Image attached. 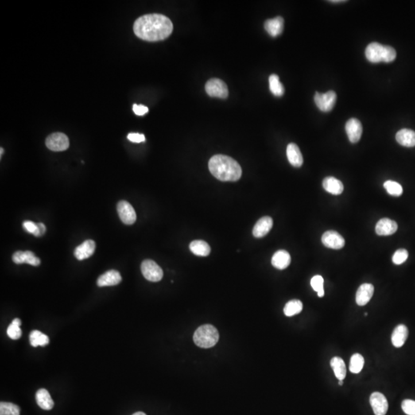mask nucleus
Wrapping results in <instances>:
<instances>
[{
	"label": "nucleus",
	"mask_w": 415,
	"mask_h": 415,
	"mask_svg": "<svg viewBox=\"0 0 415 415\" xmlns=\"http://www.w3.org/2000/svg\"><path fill=\"white\" fill-rule=\"evenodd\" d=\"M397 230V224L389 218H382L377 223L375 231L378 235H391Z\"/></svg>",
	"instance_id": "obj_18"
},
{
	"label": "nucleus",
	"mask_w": 415,
	"mask_h": 415,
	"mask_svg": "<svg viewBox=\"0 0 415 415\" xmlns=\"http://www.w3.org/2000/svg\"><path fill=\"white\" fill-rule=\"evenodd\" d=\"M206 91L211 97L226 99L229 95L227 86L223 81L218 79H211L206 84Z\"/></svg>",
	"instance_id": "obj_7"
},
{
	"label": "nucleus",
	"mask_w": 415,
	"mask_h": 415,
	"mask_svg": "<svg viewBox=\"0 0 415 415\" xmlns=\"http://www.w3.org/2000/svg\"><path fill=\"white\" fill-rule=\"evenodd\" d=\"M364 365H365V359L362 354H354L351 356L350 360V366H349V370L353 374H358L361 372V370L363 369Z\"/></svg>",
	"instance_id": "obj_31"
},
{
	"label": "nucleus",
	"mask_w": 415,
	"mask_h": 415,
	"mask_svg": "<svg viewBox=\"0 0 415 415\" xmlns=\"http://www.w3.org/2000/svg\"><path fill=\"white\" fill-rule=\"evenodd\" d=\"M408 258V251L405 249H398L396 251L394 255L392 257V261L395 265H401L404 263Z\"/></svg>",
	"instance_id": "obj_36"
},
{
	"label": "nucleus",
	"mask_w": 415,
	"mask_h": 415,
	"mask_svg": "<svg viewBox=\"0 0 415 415\" xmlns=\"http://www.w3.org/2000/svg\"><path fill=\"white\" fill-rule=\"evenodd\" d=\"M133 109L135 114L137 115H144L149 112L148 107L143 106V105H136V104H135V105H133Z\"/></svg>",
	"instance_id": "obj_41"
},
{
	"label": "nucleus",
	"mask_w": 415,
	"mask_h": 415,
	"mask_svg": "<svg viewBox=\"0 0 415 415\" xmlns=\"http://www.w3.org/2000/svg\"><path fill=\"white\" fill-rule=\"evenodd\" d=\"M346 130L348 136L349 141L352 143H356L362 137L363 128L358 118H352L346 122Z\"/></svg>",
	"instance_id": "obj_11"
},
{
	"label": "nucleus",
	"mask_w": 415,
	"mask_h": 415,
	"mask_svg": "<svg viewBox=\"0 0 415 415\" xmlns=\"http://www.w3.org/2000/svg\"><path fill=\"white\" fill-rule=\"evenodd\" d=\"M291 263L290 254L285 250H279L275 253L272 258V264L276 269L283 270Z\"/></svg>",
	"instance_id": "obj_21"
},
{
	"label": "nucleus",
	"mask_w": 415,
	"mask_h": 415,
	"mask_svg": "<svg viewBox=\"0 0 415 415\" xmlns=\"http://www.w3.org/2000/svg\"><path fill=\"white\" fill-rule=\"evenodd\" d=\"M384 46L378 43H371L365 49V56L370 63H378L382 62Z\"/></svg>",
	"instance_id": "obj_15"
},
{
	"label": "nucleus",
	"mask_w": 415,
	"mask_h": 415,
	"mask_svg": "<svg viewBox=\"0 0 415 415\" xmlns=\"http://www.w3.org/2000/svg\"><path fill=\"white\" fill-rule=\"evenodd\" d=\"M118 216L125 225H133L136 221V213L133 206L126 201H120L117 205Z\"/></svg>",
	"instance_id": "obj_8"
},
{
	"label": "nucleus",
	"mask_w": 415,
	"mask_h": 415,
	"mask_svg": "<svg viewBox=\"0 0 415 415\" xmlns=\"http://www.w3.org/2000/svg\"><path fill=\"white\" fill-rule=\"evenodd\" d=\"M265 29L272 37H277L282 33L284 29V19L281 16L266 20Z\"/></svg>",
	"instance_id": "obj_19"
},
{
	"label": "nucleus",
	"mask_w": 415,
	"mask_h": 415,
	"mask_svg": "<svg viewBox=\"0 0 415 415\" xmlns=\"http://www.w3.org/2000/svg\"><path fill=\"white\" fill-rule=\"evenodd\" d=\"M46 145L48 149L54 152H63L69 147V140L64 133H52L46 139Z\"/></svg>",
	"instance_id": "obj_5"
},
{
	"label": "nucleus",
	"mask_w": 415,
	"mask_h": 415,
	"mask_svg": "<svg viewBox=\"0 0 415 415\" xmlns=\"http://www.w3.org/2000/svg\"><path fill=\"white\" fill-rule=\"evenodd\" d=\"M13 261L17 265L26 263L33 266H38L41 263L40 258H37L34 253L30 251H25V252L17 251L13 254Z\"/></svg>",
	"instance_id": "obj_12"
},
{
	"label": "nucleus",
	"mask_w": 415,
	"mask_h": 415,
	"mask_svg": "<svg viewBox=\"0 0 415 415\" xmlns=\"http://www.w3.org/2000/svg\"><path fill=\"white\" fill-rule=\"evenodd\" d=\"M29 342H30L31 346L33 347H37V346L44 347L48 345L49 338L41 331L35 330V331H31L29 335Z\"/></svg>",
	"instance_id": "obj_28"
},
{
	"label": "nucleus",
	"mask_w": 415,
	"mask_h": 415,
	"mask_svg": "<svg viewBox=\"0 0 415 415\" xmlns=\"http://www.w3.org/2000/svg\"><path fill=\"white\" fill-rule=\"evenodd\" d=\"M21 324L22 322L20 319H15L9 324L7 329V335L11 339L17 340L21 338L22 330L20 328Z\"/></svg>",
	"instance_id": "obj_32"
},
{
	"label": "nucleus",
	"mask_w": 415,
	"mask_h": 415,
	"mask_svg": "<svg viewBox=\"0 0 415 415\" xmlns=\"http://www.w3.org/2000/svg\"><path fill=\"white\" fill-rule=\"evenodd\" d=\"M311 285L315 292L324 291V278L321 276H314L311 280Z\"/></svg>",
	"instance_id": "obj_38"
},
{
	"label": "nucleus",
	"mask_w": 415,
	"mask_h": 415,
	"mask_svg": "<svg viewBox=\"0 0 415 415\" xmlns=\"http://www.w3.org/2000/svg\"><path fill=\"white\" fill-rule=\"evenodd\" d=\"M0 415H20V408L13 403H0Z\"/></svg>",
	"instance_id": "obj_33"
},
{
	"label": "nucleus",
	"mask_w": 415,
	"mask_h": 415,
	"mask_svg": "<svg viewBox=\"0 0 415 415\" xmlns=\"http://www.w3.org/2000/svg\"><path fill=\"white\" fill-rule=\"evenodd\" d=\"M323 188L327 192L332 194V195H340L344 191V184L342 182L338 179H335L332 176H328L326 177L323 180Z\"/></svg>",
	"instance_id": "obj_24"
},
{
	"label": "nucleus",
	"mask_w": 415,
	"mask_h": 415,
	"mask_svg": "<svg viewBox=\"0 0 415 415\" xmlns=\"http://www.w3.org/2000/svg\"><path fill=\"white\" fill-rule=\"evenodd\" d=\"M128 139L135 143H139L145 141V137L143 134L139 133H129L128 135Z\"/></svg>",
	"instance_id": "obj_40"
},
{
	"label": "nucleus",
	"mask_w": 415,
	"mask_h": 415,
	"mask_svg": "<svg viewBox=\"0 0 415 415\" xmlns=\"http://www.w3.org/2000/svg\"><path fill=\"white\" fill-rule=\"evenodd\" d=\"M370 406L375 415H385L389 410V402L380 392H374L370 397Z\"/></svg>",
	"instance_id": "obj_9"
},
{
	"label": "nucleus",
	"mask_w": 415,
	"mask_h": 415,
	"mask_svg": "<svg viewBox=\"0 0 415 415\" xmlns=\"http://www.w3.org/2000/svg\"><path fill=\"white\" fill-rule=\"evenodd\" d=\"M303 309V304L299 300H291L285 304L284 308V313L286 316L292 317L300 313Z\"/></svg>",
	"instance_id": "obj_30"
},
{
	"label": "nucleus",
	"mask_w": 415,
	"mask_h": 415,
	"mask_svg": "<svg viewBox=\"0 0 415 415\" xmlns=\"http://www.w3.org/2000/svg\"><path fill=\"white\" fill-rule=\"evenodd\" d=\"M287 157L292 166L299 168L303 164V156L296 144L290 143L287 147Z\"/></svg>",
	"instance_id": "obj_20"
},
{
	"label": "nucleus",
	"mask_w": 415,
	"mask_h": 415,
	"mask_svg": "<svg viewBox=\"0 0 415 415\" xmlns=\"http://www.w3.org/2000/svg\"><path fill=\"white\" fill-rule=\"evenodd\" d=\"M122 281V276L116 270H110L99 276L97 280L99 287L115 286Z\"/></svg>",
	"instance_id": "obj_14"
},
{
	"label": "nucleus",
	"mask_w": 415,
	"mask_h": 415,
	"mask_svg": "<svg viewBox=\"0 0 415 415\" xmlns=\"http://www.w3.org/2000/svg\"><path fill=\"white\" fill-rule=\"evenodd\" d=\"M23 229H25L27 232L30 233V234H33L36 237H40L38 224L31 222V221H25L23 224Z\"/></svg>",
	"instance_id": "obj_37"
},
{
	"label": "nucleus",
	"mask_w": 415,
	"mask_h": 415,
	"mask_svg": "<svg viewBox=\"0 0 415 415\" xmlns=\"http://www.w3.org/2000/svg\"><path fill=\"white\" fill-rule=\"evenodd\" d=\"M273 226V220L271 217L265 216L260 218L253 229V235L255 238H262L270 231Z\"/></svg>",
	"instance_id": "obj_17"
},
{
	"label": "nucleus",
	"mask_w": 415,
	"mask_h": 415,
	"mask_svg": "<svg viewBox=\"0 0 415 415\" xmlns=\"http://www.w3.org/2000/svg\"><path fill=\"white\" fill-rule=\"evenodd\" d=\"M269 88L272 93L276 96H282L285 93V88L279 80V77L276 74H272L269 77Z\"/></svg>",
	"instance_id": "obj_29"
},
{
	"label": "nucleus",
	"mask_w": 415,
	"mask_h": 415,
	"mask_svg": "<svg viewBox=\"0 0 415 415\" xmlns=\"http://www.w3.org/2000/svg\"><path fill=\"white\" fill-rule=\"evenodd\" d=\"M38 227H39L40 236H42V235L45 234L46 231V226H44V224L43 223L38 224Z\"/></svg>",
	"instance_id": "obj_42"
},
{
	"label": "nucleus",
	"mask_w": 415,
	"mask_h": 415,
	"mask_svg": "<svg viewBox=\"0 0 415 415\" xmlns=\"http://www.w3.org/2000/svg\"><path fill=\"white\" fill-rule=\"evenodd\" d=\"M36 400L37 405L43 410L49 411L53 408V400L46 389H42L38 391L36 394Z\"/></svg>",
	"instance_id": "obj_25"
},
{
	"label": "nucleus",
	"mask_w": 415,
	"mask_h": 415,
	"mask_svg": "<svg viewBox=\"0 0 415 415\" xmlns=\"http://www.w3.org/2000/svg\"><path fill=\"white\" fill-rule=\"evenodd\" d=\"M145 415V414L144 413V412H136V413H135L134 415Z\"/></svg>",
	"instance_id": "obj_43"
},
{
	"label": "nucleus",
	"mask_w": 415,
	"mask_h": 415,
	"mask_svg": "<svg viewBox=\"0 0 415 415\" xmlns=\"http://www.w3.org/2000/svg\"><path fill=\"white\" fill-rule=\"evenodd\" d=\"M4 152V149L2 148H1V156H2V153Z\"/></svg>",
	"instance_id": "obj_46"
},
{
	"label": "nucleus",
	"mask_w": 415,
	"mask_h": 415,
	"mask_svg": "<svg viewBox=\"0 0 415 415\" xmlns=\"http://www.w3.org/2000/svg\"><path fill=\"white\" fill-rule=\"evenodd\" d=\"M190 250L193 254L198 256H208L211 253V248L207 242L203 240H195L191 242L189 245Z\"/></svg>",
	"instance_id": "obj_26"
},
{
	"label": "nucleus",
	"mask_w": 415,
	"mask_h": 415,
	"mask_svg": "<svg viewBox=\"0 0 415 415\" xmlns=\"http://www.w3.org/2000/svg\"><path fill=\"white\" fill-rule=\"evenodd\" d=\"M403 412L408 415H415V401L413 400L406 399L401 403Z\"/></svg>",
	"instance_id": "obj_39"
},
{
	"label": "nucleus",
	"mask_w": 415,
	"mask_h": 415,
	"mask_svg": "<svg viewBox=\"0 0 415 415\" xmlns=\"http://www.w3.org/2000/svg\"><path fill=\"white\" fill-rule=\"evenodd\" d=\"M322 242L325 247L336 250L342 249L346 244L343 237L335 231H325L322 235Z\"/></svg>",
	"instance_id": "obj_10"
},
{
	"label": "nucleus",
	"mask_w": 415,
	"mask_h": 415,
	"mask_svg": "<svg viewBox=\"0 0 415 415\" xmlns=\"http://www.w3.org/2000/svg\"><path fill=\"white\" fill-rule=\"evenodd\" d=\"M141 271L145 278L152 282L161 281L163 277L162 269L152 260L147 259L142 261Z\"/></svg>",
	"instance_id": "obj_4"
},
{
	"label": "nucleus",
	"mask_w": 415,
	"mask_h": 415,
	"mask_svg": "<svg viewBox=\"0 0 415 415\" xmlns=\"http://www.w3.org/2000/svg\"><path fill=\"white\" fill-rule=\"evenodd\" d=\"M396 140L400 145L403 146L415 147V132L412 129H401L396 134Z\"/></svg>",
	"instance_id": "obj_23"
},
{
	"label": "nucleus",
	"mask_w": 415,
	"mask_h": 415,
	"mask_svg": "<svg viewBox=\"0 0 415 415\" xmlns=\"http://www.w3.org/2000/svg\"><path fill=\"white\" fill-rule=\"evenodd\" d=\"M210 172L218 180L223 182L238 181L242 174V168L232 158L216 155L208 162Z\"/></svg>",
	"instance_id": "obj_2"
},
{
	"label": "nucleus",
	"mask_w": 415,
	"mask_h": 415,
	"mask_svg": "<svg viewBox=\"0 0 415 415\" xmlns=\"http://www.w3.org/2000/svg\"><path fill=\"white\" fill-rule=\"evenodd\" d=\"M384 187H385L387 192H389V194H390L391 195L400 196V195H402V186L399 183H396V182L391 181V180L385 182Z\"/></svg>",
	"instance_id": "obj_34"
},
{
	"label": "nucleus",
	"mask_w": 415,
	"mask_h": 415,
	"mask_svg": "<svg viewBox=\"0 0 415 415\" xmlns=\"http://www.w3.org/2000/svg\"><path fill=\"white\" fill-rule=\"evenodd\" d=\"M396 56H397V52L393 47L390 46H384L382 62L387 63H392L396 59Z\"/></svg>",
	"instance_id": "obj_35"
},
{
	"label": "nucleus",
	"mask_w": 415,
	"mask_h": 415,
	"mask_svg": "<svg viewBox=\"0 0 415 415\" xmlns=\"http://www.w3.org/2000/svg\"><path fill=\"white\" fill-rule=\"evenodd\" d=\"M330 2H346V1H343V0H336V1H334V0H332V1H330Z\"/></svg>",
	"instance_id": "obj_44"
},
{
	"label": "nucleus",
	"mask_w": 415,
	"mask_h": 415,
	"mask_svg": "<svg viewBox=\"0 0 415 415\" xmlns=\"http://www.w3.org/2000/svg\"><path fill=\"white\" fill-rule=\"evenodd\" d=\"M338 385L342 386V385H343V380H339V381H338Z\"/></svg>",
	"instance_id": "obj_45"
},
{
	"label": "nucleus",
	"mask_w": 415,
	"mask_h": 415,
	"mask_svg": "<svg viewBox=\"0 0 415 415\" xmlns=\"http://www.w3.org/2000/svg\"><path fill=\"white\" fill-rule=\"evenodd\" d=\"M218 340L219 334L218 330L211 324L200 326L194 333V342L202 348H210L215 346Z\"/></svg>",
	"instance_id": "obj_3"
},
{
	"label": "nucleus",
	"mask_w": 415,
	"mask_h": 415,
	"mask_svg": "<svg viewBox=\"0 0 415 415\" xmlns=\"http://www.w3.org/2000/svg\"><path fill=\"white\" fill-rule=\"evenodd\" d=\"M315 104L321 111L328 113L331 111L336 103L337 95L335 92L328 91L326 93L316 92L315 95Z\"/></svg>",
	"instance_id": "obj_6"
},
{
	"label": "nucleus",
	"mask_w": 415,
	"mask_h": 415,
	"mask_svg": "<svg viewBox=\"0 0 415 415\" xmlns=\"http://www.w3.org/2000/svg\"><path fill=\"white\" fill-rule=\"evenodd\" d=\"M408 337V327L404 324L397 325L392 333V342L393 346L396 347H402L406 342Z\"/></svg>",
	"instance_id": "obj_22"
},
{
	"label": "nucleus",
	"mask_w": 415,
	"mask_h": 415,
	"mask_svg": "<svg viewBox=\"0 0 415 415\" xmlns=\"http://www.w3.org/2000/svg\"><path fill=\"white\" fill-rule=\"evenodd\" d=\"M330 364H331V368H332L333 370H334L335 377L338 380L345 379L346 377L347 370H346V365L345 362H344L343 359L339 358V357H335V358H333L331 360V363Z\"/></svg>",
	"instance_id": "obj_27"
},
{
	"label": "nucleus",
	"mask_w": 415,
	"mask_h": 415,
	"mask_svg": "<svg viewBox=\"0 0 415 415\" xmlns=\"http://www.w3.org/2000/svg\"><path fill=\"white\" fill-rule=\"evenodd\" d=\"M374 288L371 284L365 283L361 285L356 293V303L359 306H364L370 301L374 294Z\"/></svg>",
	"instance_id": "obj_16"
},
{
	"label": "nucleus",
	"mask_w": 415,
	"mask_h": 415,
	"mask_svg": "<svg viewBox=\"0 0 415 415\" xmlns=\"http://www.w3.org/2000/svg\"><path fill=\"white\" fill-rule=\"evenodd\" d=\"M95 247L96 245L93 240H86L83 243L75 248L74 255L79 261L86 259L94 254Z\"/></svg>",
	"instance_id": "obj_13"
},
{
	"label": "nucleus",
	"mask_w": 415,
	"mask_h": 415,
	"mask_svg": "<svg viewBox=\"0 0 415 415\" xmlns=\"http://www.w3.org/2000/svg\"><path fill=\"white\" fill-rule=\"evenodd\" d=\"M133 30L135 34L141 40L149 42L161 41L172 34L173 24L164 15L148 14L136 20Z\"/></svg>",
	"instance_id": "obj_1"
}]
</instances>
